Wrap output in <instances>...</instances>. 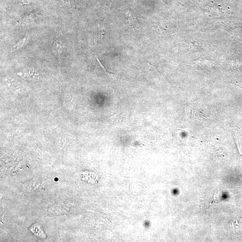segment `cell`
<instances>
[{
	"instance_id": "1",
	"label": "cell",
	"mask_w": 242,
	"mask_h": 242,
	"mask_svg": "<svg viewBox=\"0 0 242 242\" xmlns=\"http://www.w3.org/2000/svg\"><path fill=\"white\" fill-rule=\"evenodd\" d=\"M53 49L56 53L61 56L63 54L65 48L64 41L63 36L60 31L57 32L54 40L53 44Z\"/></svg>"
},
{
	"instance_id": "2",
	"label": "cell",
	"mask_w": 242,
	"mask_h": 242,
	"mask_svg": "<svg viewBox=\"0 0 242 242\" xmlns=\"http://www.w3.org/2000/svg\"><path fill=\"white\" fill-rule=\"evenodd\" d=\"M125 14L126 19L128 20L131 28L134 30H139V25L134 14L129 11L125 12Z\"/></svg>"
},
{
	"instance_id": "3",
	"label": "cell",
	"mask_w": 242,
	"mask_h": 242,
	"mask_svg": "<svg viewBox=\"0 0 242 242\" xmlns=\"http://www.w3.org/2000/svg\"><path fill=\"white\" fill-rule=\"evenodd\" d=\"M41 16L38 14H31L27 16L23 19V22H32L36 19H37Z\"/></svg>"
},
{
	"instance_id": "4",
	"label": "cell",
	"mask_w": 242,
	"mask_h": 242,
	"mask_svg": "<svg viewBox=\"0 0 242 242\" xmlns=\"http://www.w3.org/2000/svg\"><path fill=\"white\" fill-rule=\"evenodd\" d=\"M27 39H28V37H25L23 39L21 40L18 42L13 47V50H16L19 49L25 43Z\"/></svg>"
}]
</instances>
